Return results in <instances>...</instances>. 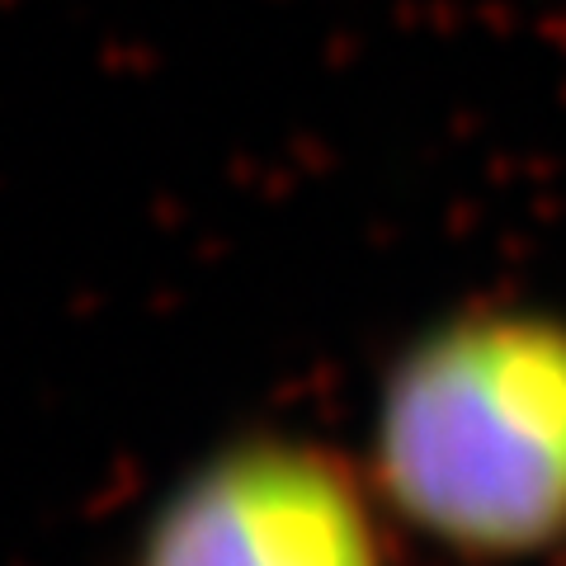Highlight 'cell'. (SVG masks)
Returning <instances> with one entry per match:
<instances>
[{
    "mask_svg": "<svg viewBox=\"0 0 566 566\" xmlns=\"http://www.w3.org/2000/svg\"><path fill=\"white\" fill-rule=\"evenodd\" d=\"M137 566H387V543L368 486L331 453L251 444L170 495Z\"/></svg>",
    "mask_w": 566,
    "mask_h": 566,
    "instance_id": "7a4b0ae2",
    "label": "cell"
},
{
    "mask_svg": "<svg viewBox=\"0 0 566 566\" xmlns=\"http://www.w3.org/2000/svg\"><path fill=\"white\" fill-rule=\"evenodd\" d=\"M374 491L468 557L566 538V322L472 312L424 335L378 397Z\"/></svg>",
    "mask_w": 566,
    "mask_h": 566,
    "instance_id": "6da1fadb",
    "label": "cell"
}]
</instances>
